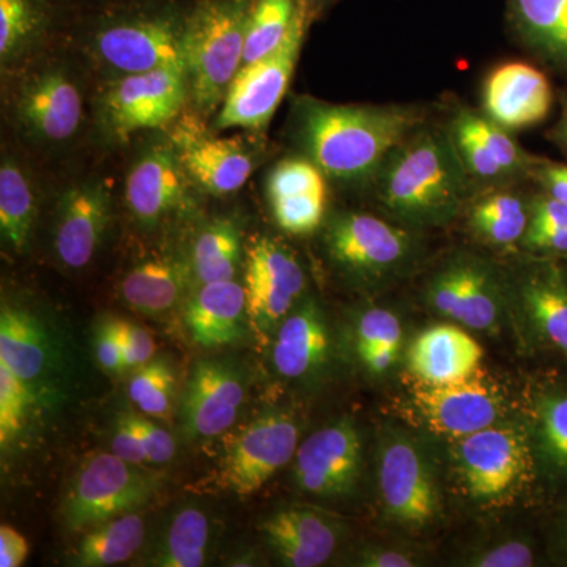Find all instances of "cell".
Listing matches in <instances>:
<instances>
[{"label":"cell","mask_w":567,"mask_h":567,"mask_svg":"<svg viewBox=\"0 0 567 567\" xmlns=\"http://www.w3.org/2000/svg\"><path fill=\"white\" fill-rule=\"evenodd\" d=\"M40 395L25 385L13 371L0 363V446L7 450L28 427Z\"/></svg>","instance_id":"60d3db41"},{"label":"cell","mask_w":567,"mask_h":567,"mask_svg":"<svg viewBox=\"0 0 567 567\" xmlns=\"http://www.w3.org/2000/svg\"><path fill=\"white\" fill-rule=\"evenodd\" d=\"M423 114L410 106L300 103V141L324 177L364 182L377 177L390 153L416 132Z\"/></svg>","instance_id":"6da1fadb"},{"label":"cell","mask_w":567,"mask_h":567,"mask_svg":"<svg viewBox=\"0 0 567 567\" xmlns=\"http://www.w3.org/2000/svg\"><path fill=\"white\" fill-rule=\"evenodd\" d=\"M35 196L28 177L17 163L3 159L0 166V234L3 244L22 252L31 241L35 226Z\"/></svg>","instance_id":"836d02e7"},{"label":"cell","mask_w":567,"mask_h":567,"mask_svg":"<svg viewBox=\"0 0 567 567\" xmlns=\"http://www.w3.org/2000/svg\"><path fill=\"white\" fill-rule=\"evenodd\" d=\"M456 461L466 492L476 502H499L535 476L532 431L492 424L457 440Z\"/></svg>","instance_id":"5b68a950"},{"label":"cell","mask_w":567,"mask_h":567,"mask_svg":"<svg viewBox=\"0 0 567 567\" xmlns=\"http://www.w3.org/2000/svg\"><path fill=\"white\" fill-rule=\"evenodd\" d=\"M503 402L498 388L477 372L456 382H420L412 391V404L424 424L457 440L498 423Z\"/></svg>","instance_id":"5bb4252c"},{"label":"cell","mask_w":567,"mask_h":567,"mask_svg":"<svg viewBox=\"0 0 567 567\" xmlns=\"http://www.w3.org/2000/svg\"><path fill=\"white\" fill-rule=\"evenodd\" d=\"M301 2L305 3L309 14H311L312 18H316L319 17V14L322 13V11L327 9L328 6H331L334 0H301Z\"/></svg>","instance_id":"11a10c76"},{"label":"cell","mask_w":567,"mask_h":567,"mask_svg":"<svg viewBox=\"0 0 567 567\" xmlns=\"http://www.w3.org/2000/svg\"><path fill=\"white\" fill-rule=\"evenodd\" d=\"M532 221V203L517 194L496 193L473 205L470 226L488 244L509 246L524 240Z\"/></svg>","instance_id":"e575fe53"},{"label":"cell","mask_w":567,"mask_h":567,"mask_svg":"<svg viewBox=\"0 0 567 567\" xmlns=\"http://www.w3.org/2000/svg\"><path fill=\"white\" fill-rule=\"evenodd\" d=\"M554 103L550 82L543 71L525 62L499 65L488 74L483 104L486 115L507 130L528 128L547 117Z\"/></svg>","instance_id":"d6986e66"},{"label":"cell","mask_w":567,"mask_h":567,"mask_svg":"<svg viewBox=\"0 0 567 567\" xmlns=\"http://www.w3.org/2000/svg\"><path fill=\"white\" fill-rule=\"evenodd\" d=\"M189 286V270L174 259L144 260L126 274L122 298L133 311L159 316L175 308Z\"/></svg>","instance_id":"f546056e"},{"label":"cell","mask_w":567,"mask_h":567,"mask_svg":"<svg viewBox=\"0 0 567 567\" xmlns=\"http://www.w3.org/2000/svg\"><path fill=\"white\" fill-rule=\"evenodd\" d=\"M330 339L316 301H305L290 312L275 333L274 364L279 375L301 379L327 360Z\"/></svg>","instance_id":"f1b7e54d"},{"label":"cell","mask_w":567,"mask_h":567,"mask_svg":"<svg viewBox=\"0 0 567 567\" xmlns=\"http://www.w3.org/2000/svg\"><path fill=\"white\" fill-rule=\"evenodd\" d=\"M59 17V0H0V61L7 65L32 50Z\"/></svg>","instance_id":"d6a6232c"},{"label":"cell","mask_w":567,"mask_h":567,"mask_svg":"<svg viewBox=\"0 0 567 567\" xmlns=\"http://www.w3.org/2000/svg\"><path fill=\"white\" fill-rule=\"evenodd\" d=\"M267 193L276 223L286 233L308 235L322 224L327 183L311 159H284L271 171Z\"/></svg>","instance_id":"603a6c76"},{"label":"cell","mask_w":567,"mask_h":567,"mask_svg":"<svg viewBox=\"0 0 567 567\" xmlns=\"http://www.w3.org/2000/svg\"><path fill=\"white\" fill-rule=\"evenodd\" d=\"M547 555L551 561L567 566V498L551 506L546 527Z\"/></svg>","instance_id":"c3c4849f"},{"label":"cell","mask_w":567,"mask_h":567,"mask_svg":"<svg viewBox=\"0 0 567 567\" xmlns=\"http://www.w3.org/2000/svg\"><path fill=\"white\" fill-rule=\"evenodd\" d=\"M358 565L369 567H410L416 566V558L402 548L372 547L358 558Z\"/></svg>","instance_id":"f5cc1de1"},{"label":"cell","mask_w":567,"mask_h":567,"mask_svg":"<svg viewBox=\"0 0 567 567\" xmlns=\"http://www.w3.org/2000/svg\"><path fill=\"white\" fill-rule=\"evenodd\" d=\"M312 20L315 18L301 2L281 47L238 70L216 122L218 130L246 128L259 132L270 123L292 81L295 65Z\"/></svg>","instance_id":"8992f818"},{"label":"cell","mask_w":567,"mask_h":567,"mask_svg":"<svg viewBox=\"0 0 567 567\" xmlns=\"http://www.w3.org/2000/svg\"><path fill=\"white\" fill-rule=\"evenodd\" d=\"M175 141L185 174L213 196L238 192L251 177V155L237 141L193 132L178 133Z\"/></svg>","instance_id":"cb8c5ba5"},{"label":"cell","mask_w":567,"mask_h":567,"mask_svg":"<svg viewBox=\"0 0 567 567\" xmlns=\"http://www.w3.org/2000/svg\"><path fill=\"white\" fill-rule=\"evenodd\" d=\"M188 92L185 70L125 74L104 92L103 121L121 140L142 130L162 128L181 114Z\"/></svg>","instance_id":"ba28073f"},{"label":"cell","mask_w":567,"mask_h":567,"mask_svg":"<svg viewBox=\"0 0 567 567\" xmlns=\"http://www.w3.org/2000/svg\"><path fill=\"white\" fill-rule=\"evenodd\" d=\"M555 141L567 152V102L565 103V110H563L557 128H555Z\"/></svg>","instance_id":"db71d44e"},{"label":"cell","mask_w":567,"mask_h":567,"mask_svg":"<svg viewBox=\"0 0 567 567\" xmlns=\"http://www.w3.org/2000/svg\"><path fill=\"white\" fill-rule=\"evenodd\" d=\"M145 537L144 520L137 514L126 513L89 528L78 544L71 565L106 567L122 565L140 550Z\"/></svg>","instance_id":"1f68e13d"},{"label":"cell","mask_w":567,"mask_h":567,"mask_svg":"<svg viewBox=\"0 0 567 567\" xmlns=\"http://www.w3.org/2000/svg\"><path fill=\"white\" fill-rule=\"evenodd\" d=\"M300 427L282 412L262 413L227 445L223 461L224 486L248 496L260 491L295 457Z\"/></svg>","instance_id":"30bf717a"},{"label":"cell","mask_w":567,"mask_h":567,"mask_svg":"<svg viewBox=\"0 0 567 567\" xmlns=\"http://www.w3.org/2000/svg\"><path fill=\"white\" fill-rule=\"evenodd\" d=\"M427 300L439 315L472 330H491L503 311V286L495 268L473 256H457L431 279Z\"/></svg>","instance_id":"4fadbf2b"},{"label":"cell","mask_w":567,"mask_h":567,"mask_svg":"<svg viewBox=\"0 0 567 567\" xmlns=\"http://www.w3.org/2000/svg\"><path fill=\"white\" fill-rule=\"evenodd\" d=\"M112 453L130 464L141 465L142 462H147V454L142 446L140 435L134 431L126 412L118 413L115 420L114 432H112Z\"/></svg>","instance_id":"bcb514c9"},{"label":"cell","mask_w":567,"mask_h":567,"mask_svg":"<svg viewBox=\"0 0 567 567\" xmlns=\"http://www.w3.org/2000/svg\"><path fill=\"white\" fill-rule=\"evenodd\" d=\"M402 344V324L394 312L372 308L361 316L357 327V349L372 374H385L398 360Z\"/></svg>","instance_id":"f35d334b"},{"label":"cell","mask_w":567,"mask_h":567,"mask_svg":"<svg viewBox=\"0 0 567 567\" xmlns=\"http://www.w3.org/2000/svg\"><path fill=\"white\" fill-rule=\"evenodd\" d=\"M517 303L536 346L567 361V260L543 256L522 268Z\"/></svg>","instance_id":"2e32d148"},{"label":"cell","mask_w":567,"mask_h":567,"mask_svg":"<svg viewBox=\"0 0 567 567\" xmlns=\"http://www.w3.org/2000/svg\"><path fill=\"white\" fill-rule=\"evenodd\" d=\"M0 363L9 365L41 401L50 394L52 352L43 323L28 309L10 303L0 311Z\"/></svg>","instance_id":"d4e9b609"},{"label":"cell","mask_w":567,"mask_h":567,"mask_svg":"<svg viewBox=\"0 0 567 567\" xmlns=\"http://www.w3.org/2000/svg\"><path fill=\"white\" fill-rule=\"evenodd\" d=\"M17 114L25 132L35 140H70L82 121L80 89L62 70L43 71L22 85Z\"/></svg>","instance_id":"44dd1931"},{"label":"cell","mask_w":567,"mask_h":567,"mask_svg":"<svg viewBox=\"0 0 567 567\" xmlns=\"http://www.w3.org/2000/svg\"><path fill=\"white\" fill-rule=\"evenodd\" d=\"M185 169L175 148L155 145L137 159L126 178V205L144 226H155L182 210L188 199Z\"/></svg>","instance_id":"7402d4cb"},{"label":"cell","mask_w":567,"mask_h":567,"mask_svg":"<svg viewBox=\"0 0 567 567\" xmlns=\"http://www.w3.org/2000/svg\"><path fill=\"white\" fill-rule=\"evenodd\" d=\"M189 7L177 0H132L107 7L92 21L91 47L111 70L148 73L183 65V28Z\"/></svg>","instance_id":"3957f363"},{"label":"cell","mask_w":567,"mask_h":567,"mask_svg":"<svg viewBox=\"0 0 567 567\" xmlns=\"http://www.w3.org/2000/svg\"><path fill=\"white\" fill-rule=\"evenodd\" d=\"M123 354H125V369L142 368L151 363L155 357V341L151 333L137 324L122 320Z\"/></svg>","instance_id":"f6af8a7d"},{"label":"cell","mask_w":567,"mask_h":567,"mask_svg":"<svg viewBox=\"0 0 567 567\" xmlns=\"http://www.w3.org/2000/svg\"><path fill=\"white\" fill-rule=\"evenodd\" d=\"M29 555V544L17 529L0 527V567H20Z\"/></svg>","instance_id":"f907efd6"},{"label":"cell","mask_w":567,"mask_h":567,"mask_svg":"<svg viewBox=\"0 0 567 567\" xmlns=\"http://www.w3.org/2000/svg\"><path fill=\"white\" fill-rule=\"evenodd\" d=\"M111 221V196L102 183L71 186L62 194L54 226V251L66 268L91 262Z\"/></svg>","instance_id":"ac0fdd59"},{"label":"cell","mask_w":567,"mask_h":567,"mask_svg":"<svg viewBox=\"0 0 567 567\" xmlns=\"http://www.w3.org/2000/svg\"><path fill=\"white\" fill-rule=\"evenodd\" d=\"M132 421L134 431L140 435L142 446L147 454V462L151 464H166L175 456V440L169 432L164 431L155 423H152L144 413L126 412Z\"/></svg>","instance_id":"7bdbcfd3"},{"label":"cell","mask_w":567,"mask_h":567,"mask_svg":"<svg viewBox=\"0 0 567 567\" xmlns=\"http://www.w3.org/2000/svg\"><path fill=\"white\" fill-rule=\"evenodd\" d=\"M306 287L303 268L287 246L257 238L246 256V312L252 330L267 336L292 312Z\"/></svg>","instance_id":"7c38bea8"},{"label":"cell","mask_w":567,"mask_h":567,"mask_svg":"<svg viewBox=\"0 0 567 567\" xmlns=\"http://www.w3.org/2000/svg\"><path fill=\"white\" fill-rule=\"evenodd\" d=\"M324 241L336 264L368 279L386 278L401 270L413 252L409 233L368 213L333 216Z\"/></svg>","instance_id":"8fae6325"},{"label":"cell","mask_w":567,"mask_h":567,"mask_svg":"<svg viewBox=\"0 0 567 567\" xmlns=\"http://www.w3.org/2000/svg\"><path fill=\"white\" fill-rule=\"evenodd\" d=\"M533 175L544 194L567 204V164L539 162Z\"/></svg>","instance_id":"681fc988"},{"label":"cell","mask_w":567,"mask_h":567,"mask_svg":"<svg viewBox=\"0 0 567 567\" xmlns=\"http://www.w3.org/2000/svg\"><path fill=\"white\" fill-rule=\"evenodd\" d=\"M380 203L415 226H440L456 216L468 173L450 133L415 132L394 148L377 174Z\"/></svg>","instance_id":"7a4b0ae2"},{"label":"cell","mask_w":567,"mask_h":567,"mask_svg":"<svg viewBox=\"0 0 567 567\" xmlns=\"http://www.w3.org/2000/svg\"><path fill=\"white\" fill-rule=\"evenodd\" d=\"M252 0H193L183 28V65L194 103L213 112L244 63Z\"/></svg>","instance_id":"277c9868"},{"label":"cell","mask_w":567,"mask_h":567,"mask_svg":"<svg viewBox=\"0 0 567 567\" xmlns=\"http://www.w3.org/2000/svg\"><path fill=\"white\" fill-rule=\"evenodd\" d=\"M537 548L532 540H503L495 546L484 548L470 559V566L476 567H532L537 565Z\"/></svg>","instance_id":"b9f144b4"},{"label":"cell","mask_w":567,"mask_h":567,"mask_svg":"<svg viewBox=\"0 0 567 567\" xmlns=\"http://www.w3.org/2000/svg\"><path fill=\"white\" fill-rule=\"evenodd\" d=\"M379 491L388 516L406 527H424L440 509L434 468L410 436H385L380 446Z\"/></svg>","instance_id":"9c48e42d"},{"label":"cell","mask_w":567,"mask_h":567,"mask_svg":"<svg viewBox=\"0 0 567 567\" xmlns=\"http://www.w3.org/2000/svg\"><path fill=\"white\" fill-rule=\"evenodd\" d=\"M536 226L566 227L567 204L559 203L547 194H540L532 200V221Z\"/></svg>","instance_id":"816d5d0a"},{"label":"cell","mask_w":567,"mask_h":567,"mask_svg":"<svg viewBox=\"0 0 567 567\" xmlns=\"http://www.w3.org/2000/svg\"><path fill=\"white\" fill-rule=\"evenodd\" d=\"M210 524L199 507H183L175 514L153 565L162 567H200L205 563Z\"/></svg>","instance_id":"8d00e7d4"},{"label":"cell","mask_w":567,"mask_h":567,"mask_svg":"<svg viewBox=\"0 0 567 567\" xmlns=\"http://www.w3.org/2000/svg\"><path fill=\"white\" fill-rule=\"evenodd\" d=\"M245 287L233 281L203 284L186 306L194 344L204 349L237 344L246 331Z\"/></svg>","instance_id":"4316f807"},{"label":"cell","mask_w":567,"mask_h":567,"mask_svg":"<svg viewBox=\"0 0 567 567\" xmlns=\"http://www.w3.org/2000/svg\"><path fill=\"white\" fill-rule=\"evenodd\" d=\"M158 476L151 475L114 453L93 454L74 475L63 503L71 529H89L140 509L155 495Z\"/></svg>","instance_id":"52a82bcc"},{"label":"cell","mask_w":567,"mask_h":567,"mask_svg":"<svg viewBox=\"0 0 567 567\" xmlns=\"http://www.w3.org/2000/svg\"><path fill=\"white\" fill-rule=\"evenodd\" d=\"M483 349L462 328L439 324L423 331L409 352L413 375L424 383H447L477 372Z\"/></svg>","instance_id":"83f0119b"},{"label":"cell","mask_w":567,"mask_h":567,"mask_svg":"<svg viewBox=\"0 0 567 567\" xmlns=\"http://www.w3.org/2000/svg\"><path fill=\"white\" fill-rule=\"evenodd\" d=\"M300 6V0H252L246 22L241 66L259 61L281 47Z\"/></svg>","instance_id":"74e56055"},{"label":"cell","mask_w":567,"mask_h":567,"mask_svg":"<svg viewBox=\"0 0 567 567\" xmlns=\"http://www.w3.org/2000/svg\"><path fill=\"white\" fill-rule=\"evenodd\" d=\"M246 398L245 380L229 361L194 364L182 402V429L189 439H215L233 427Z\"/></svg>","instance_id":"e0dca14e"},{"label":"cell","mask_w":567,"mask_h":567,"mask_svg":"<svg viewBox=\"0 0 567 567\" xmlns=\"http://www.w3.org/2000/svg\"><path fill=\"white\" fill-rule=\"evenodd\" d=\"M514 28L528 47L567 71V0H507Z\"/></svg>","instance_id":"4dcf8cb0"},{"label":"cell","mask_w":567,"mask_h":567,"mask_svg":"<svg viewBox=\"0 0 567 567\" xmlns=\"http://www.w3.org/2000/svg\"><path fill=\"white\" fill-rule=\"evenodd\" d=\"M177 379L166 358H156L136 369L128 382V395L141 413L167 417L173 412Z\"/></svg>","instance_id":"ab89813d"},{"label":"cell","mask_w":567,"mask_h":567,"mask_svg":"<svg viewBox=\"0 0 567 567\" xmlns=\"http://www.w3.org/2000/svg\"><path fill=\"white\" fill-rule=\"evenodd\" d=\"M363 464V445L349 420L315 432L298 446L293 477L298 488L322 498L352 494Z\"/></svg>","instance_id":"9a60e30c"},{"label":"cell","mask_w":567,"mask_h":567,"mask_svg":"<svg viewBox=\"0 0 567 567\" xmlns=\"http://www.w3.org/2000/svg\"><path fill=\"white\" fill-rule=\"evenodd\" d=\"M522 244L527 246L529 251L543 254V256L567 257V229L529 224Z\"/></svg>","instance_id":"7dc6e473"},{"label":"cell","mask_w":567,"mask_h":567,"mask_svg":"<svg viewBox=\"0 0 567 567\" xmlns=\"http://www.w3.org/2000/svg\"><path fill=\"white\" fill-rule=\"evenodd\" d=\"M533 447L536 465L558 499L567 498V375L548 377L533 399Z\"/></svg>","instance_id":"484cf974"},{"label":"cell","mask_w":567,"mask_h":567,"mask_svg":"<svg viewBox=\"0 0 567 567\" xmlns=\"http://www.w3.org/2000/svg\"><path fill=\"white\" fill-rule=\"evenodd\" d=\"M262 532L279 561L290 567L324 565L342 537L336 517L311 506L278 511L264 522Z\"/></svg>","instance_id":"ffe728a7"},{"label":"cell","mask_w":567,"mask_h":567,"mask_svg":"<svg viewBox=\"0 0 567 567\" xmlns=\"http://www.w3.org/2000/svg\"><path fill=\"white\" fill-rule=\"evenodd\" d=\"M95 353L100 368L106 374L126 371L121 319L110 317L100 324L95 334Z\"/></svg>","instance_id":"ee69618b"},{"label":"cell","mask_w":567,"mask_h":567,"mask_svg":"<svg viewBox=\"0 0 567 567\" xmlns=\"http://www.w3.org/2000/svg\"><path fill=\"white\" fill-rule=\"evenodd\" d=\"M240 233L233 221L219 219L205 227L193 248V268L203 284L233 281L240 265Z\"/></svg>","instance_id":"d590c367"}]
</instances>
